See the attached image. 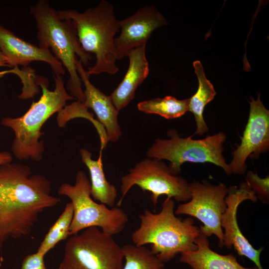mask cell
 I'll return each mask as SVG.
<instances>
[{"label":"cell","instance_id":"obj_7","mask_svg":"<svg viewBox=\"0 0 269 269\" xmlns=\"http://www.w3.org/2000/svg\"><path fill=\"white\" fill-rule=\"evenodd\" d=\"M122 247L99 228L85 229L67 242L56 269H123Z\"/></svg>","mask_w":269,"mask_h":269},{"label":"cell","instance_id":"obj_24","mask_svg":"<svg viewBox=\"0 0 269 269\" xmlns=\"http://www.w3.org/2000/svg\"><path fill=\"white\" fill-rule=\"evenodd\" d=\"M44 257L37 252L26 256L22 262L20 269H48L45 265Z\"/></svg>","mask_w":269,"mask_h":269},{"label":"cell","instance_id":"obj_3","mask_svg":"<svg viewBox=\"0 0 269 269\" xmlns=\"http://www.w3.org/2000/svg\"><path fill=\"white\" fill-rule=\"evenodd\" d=\"M57 12L61 19L72 21L84 50L95 54V63L87 70L89 75L117 73L114 40L120 24L113 5L103 0L83 12L74 9L59 10Z\"/></svg>","mask_w":269,"mask_h":269},{"label":"cell","instance_id":"obj_13","mask_svg":"<svg viewBox=\"0 0 269 269\" xmlns=\"http://www.w3.org/2000/svg\"><path fill=\"white\" fill-rule=\"evenodd\" d=\"M0 51L7 67L27 66L33 61L44 62L50 65L54 74L64 75L62 63L48 49L24 41L0 24Z\"/></svg>","mask_w":269,"mask_h":269},{"label":"cell","instance_id":"obj_1","mask_svg":"<svg viewBox=\"0 0 269 269\" xmlns=\"http://www.w3.org/2000/svg\"><path fill=\"white\" fill-rule=\"evenodd\" d=\"M174 205L173 199L166 198L158 213L145 210L138 216L139 228L131 235L135 246L150 244L151 253L164 264L178 253L196 250V240L201 234L191 218L175 216Z\"/></svg>","mask_w":269,"mask_h":269},{"label":"cell","instance_id":"obj_18","mask_svg":"<svg viewBox=\"0 0 269 269\" xmlns=\"http://www.w3.org/2000/svg\"><path fill=\"white\" fill-rule=\"evenodd\" d=\"M193 65L198 80V87L194 95L189 98L188 111L193 113L195 118L196 130L194 134L202 135L209 130L204 119V110L214 99L216 92L213 84L206 78L201 62L196 60Z\"/></svg>","mask_w":269,"mask_h":269},{"label":"cell","instance_id":"obj_5","mask_svg":"<svg viewBox=\"0 0 269 269\" xmlns=\"http://www.w3.org/2000/svg\"><path fill=\"white\" fill-rule=\"evenodd\" d=\"M169 138H158L146 151L147 157L169 161L168 167L175 175L180 173L181 166L186 162H209L222 168L228 175L231 173L229 164L223 155L226 135L220 132L203 139H194L191 135L181 137L175 130H169Z\"/></svg>","mask_w":269,"mask_h":269},{"label":"cell","instance_id":"obj_20","mask_svg":"<svg viewBox=\"0 0 269 269\" xmlns=\"http://www.w3.org/2000/svg\"><path fill=\"white\" fill-rule=\"evenodd\" d=\"M73 216L71 202L66 204L58 218L49 229L36 252L45 255L60 241L67 239Z\"/></svg>","mask_w":269,"mask_h":269},{"label":"cell","instance_id":"obj_4","mask_svg":"<svg viewBox=\"0 0 269 269\" xmlns=\"http://www.w3.org/2000/svg\"><path fill=\"white\" fill-rule=\"evenodd\" d=\"M53 76L55 87L52 91L48 89L46 79L38 80L37 83L42 89V95L38 101L32 102L23 115L1 119V124L10 128L14 133L11 149L20 160L30 159L37 161L42 159L44 147L43 141L39 140L44 134L41 131L42 127L52 115L64 108L67 101L76 99L66 91L62 75L53 74Z\"/></svg>","mask_w":269,"mask_h":269},{"label":"cell","instance_id":"obj_2","mask_svg":"<svg viewBox=\"0 0 269 269\" xmlns=\"http://www.w3.org/2000/svg\"><path fill=\"white\" fill-rule=\"evenodd\" d=\"M30 12L36 21L39 46L51 50L66 68L69 75L67 89L72 96L83 103L85 96L76 60L78 56L83 65L87 66L92 55L82 48L73 22L70 19H61L47 0H39L32 5Z\"/></svg>","mask_w":269,"mask_h":269},{"label":"cell","instance_id":"obj_27","mask_svg":"<svg viewBox=\"0 0 269 269\" xmlns=\"http://www.w3.org/2000/svg\"><path fill=\"white\" fill-rule=\"evenodd\" d=\"M6 74H8V70L0 72V78L2 77Z\"/></svg>","mask_w":269,"mask_h":269},{"label":"cell","instance_id":"obj_26","mask_svg":"<svg viewBox=\"0 0 269 269\" xmlns=\"http://www.w3.org/2000/svg\"><path fill=\"white\" fill-rule=\"evenodd\" d=\"M7 66L6 60L1 52L0 51V67Z\"/></svg>","mask_w":269,"mask_h":269},{"label":"cell","instance_id":"obj_23","mask_svg":"<svg viewBox=\"0 0 269 269\" xmlns=\"http://www.w3.org/2000/svg\"><path fill=\"white\" fill-rule=\"evenodd\" d=\"M255 193L258 199L264 204L269 203V176L261 178L257 173L249 171L245 181Z\"/></svg>","mask_w":269,"mask_h":269},{"label":"cell","instance_id":"obj_6","mask_svg":"<svg viewBox=\"0 0 269 269\" xmlns=\"http://www.w3.org/2000/svg\"><path fill=\"white\" fill-rule=\"evenodd\" d=\"M58 193L68 197L73 206L70 235H76L89 227H96L113 236L122 232L129 221L128 215L119 207L110 208L93 200L91 197L90 181L82 170L77 172L74 185L63 183Z\"/></svg>","mask_w":269,"mask_h":269},{"label":"cell","instance_id":"obj_14","mask_svg":"<svg viewBox=\"0 0 269 269\" xmlns=\"http://www.w3.org/2000/svg\"><path fill=\"white\" fill-rule=\"evenodd\" d=\"M76 67L85 87L83 105L94 111L98 122L105 129L109 141H117L122 135L118 120L119 112L115 108L110 96L105 94L90 82L87 70L84 69L78 58L76 60Z\"/></svg>","mask_w":269,"mask_h":269},{"label":"cell","instance_id":"obj_28","mask_svg":"<svg viewBox=\"0 0 269 269\" xmlns=\"http://www.w3.org/2000/svg\"><path fill=\"white\" fill-rule=\"evenodd\" d=\"M1 239V223H0V241Z\"/></svg>","mask_w":269,"mask_h":269},{"label":"cell","instance_id":"obj_11","mask_svg":"<svg viewBox=\"0 0 269 269\" xmlns=\"http://www.w3.org/2000/svg\"><path fill=\"white\" fill-rule=\"evenodd\" d=\"M248 200L257 202L258 198L246 181L241 183L239 187L231 186L228 188L225 197L227 207L221 220V227L224 231L223 245L228 249L234 247L239 255L253 262L259 269H264L260 261L264 248H254L241 232L237 222L238 208L242 202Z\"/></svg>","mask_w":269,"mask_h":269},{"label":"cell","instance_id":"obj_25","mask_svg":"<svg viewBox=\"0 0 269 269\" xmlns=\"http://www.w3.org/2000/svg\"><path fill=\"white\" fill-rule=\"evenodd\" d=\"M12 159V156L8 152L3 151L0 152V165L10 163Z\"/></svg>","mask_w":269,"mask_h":269},{"label":"cell","instance_id":"obj_21","mask_svg":"<svg viewBox=\"0 0 269 269\" xmlns=\"http://www.w3.org/2000/svg\"><path fill=\"white\" fill-rule=\"evenodd\" d=\"M122 247L125 260L123 269H164V264L144 246L127 244Z\"/></svg>","mask_w":269,"mask_h":269},{"label":"cell","instance_id":"obj_9","mask_svg":"<svg viewBox=\"0 0 269 269\" xmlns=\"http://www.w3.org/2000/svg\"><path fill=\"white\" fill-rule=\"evenodd\" d=\"M190 200L179 205L175 215H188L200 220L203 225L199 228L207 237L212 235L218 239L220 248L224 247L223 215L226 209L225 197L228 188L222 183L213 184L207 181L189 183Z\"/></svg>","mask_w":269,"mask_h":269},{"label":"cell","instance_id":"obj_8","mask_svg":"<svg viewBox=\"0 0 269 269\" xmlns=\"http://www.w3.org/2000/svg\"><path fill=\"white\" fill-rule=\"evenodd\" d=\"M134 185L143 191L151 192L154 205L158 198L166 195L177 201L186 202L190 199L189 183L184 178L173 174L162 160L146 158L131 168L121 178V197L117 204L120 207L126 194Z\"/></svg>","mask_w":269,"mask_h":269},{"label":"cell","instance_id":"obj_12","mask_svg":"<svg viewBox=\"0 0 269 269\" xmlns=\"http://www.w3.org/2000/svg\"><path fill=\"white\" fill-rule=\"evenodd\" d=\"M167 24L165 17L152 5L141 7L119 20L121 33L114 40L118 60L127 56L130 50L146 44L155 29Z\"/></svg>","mask_w":269,"mask_h":269},{"label":"cell","instance_id":"obj_17","mask_svg":"<svg viewBox=\"0 0 269 269\" xmlns=\"http://www.w3.org/2000/svg\"><path fill=\"white\" fill-rule=\"evenodd\" d=\"M82 161L89 169L91 178V194L95 200L110 208L114 207L117 197V189L107 179L102 161V152L98 158L93 160L92 153L86 148L80 150Z\"/></svg>","mask_w":269,"mask_h":269},{"label":"cell","instance_id":"obj_16","mask_svg":"<svg viewBox=\"0 0 269 269\" xmlns=\"http://www.w3.org/2000/svg\"><path fill=\"white\" fill-rule=\"evenodd\" d=\"M207 238L201 233L196 240L197 249L180 254L179 261L192 269H259L256 266H242L233 254L223 255L215 252L210 248Z\"/></svg>","mask_w":269,"mask_h":269},{"label":"cell","instance_id":"obj_15","mask_svg":"<svg viewBox=\"0 0 269 269\" xmlns=\"http://www.w3.org/2000/svg\"><path fill=\"white\" fill-rule=\"evenodd\" d=\"M146 44L130 50L128 70L121 82L109 95L119 112L133 100L137 87L146 78L149 73L148 63L145 55Z\"/></svg>","mask_w":269,"mask_h":269},{"label":"cell","instance_id":"obj_19","mask_svg":"<svg viewBox=\"0 0 269 269\" xmlns=\"http://www.w3.org/2000/svg\"><path fill=\"white\" fill-rule=\"evenodd\" d=\"M189 99L178 100L167 96L140 102L137 104L139 111L145 114L159 115L166 119L180 117L188 111Z\"/></svg>","mask_w":269,"mask_h":269},{"label":"cell","instance_id":"obj_22","mask_svg":"<svg viewBox=\"0 0 269 269\" xmlns=\"http://www.w3.org/2000/svg\"><path fill=\"white\" fill-rule=\"evenodd\" d=\"M79 117L89 120L95 126L100 139V150H103L109 141L105 129L98 121L94 118L93 115L88 111V109L83 105V103L77 101L69 105L65 106L58 113L57 123L59 127H63L68 121Z\"/></svg>","mask_w":269,"mask_h":269},{"label":"cell","instance_id":"obj_10","mask_svg":"<svg viewBox=\"0 0 269 269\" xmlns=\"http://www.w3.org/2000/svg\"><path fill=\"white\" fill-rule=\"evenodd\" d=\"M250 100L249 116L241 142L229 164L231 173L235 174L245 173L248 157L257 158L269 149V111L262 102L260 94L257 100L253 97Z\"/></svg>","mask_w":269,"mask_h":269}]
</instances>
